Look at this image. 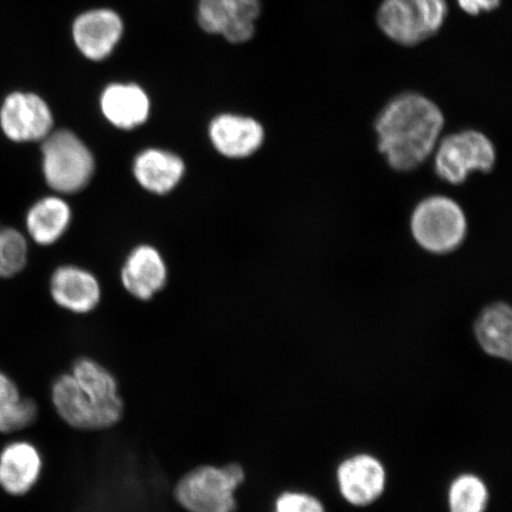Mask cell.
<instances>
[{"label": "cell", "mask_w": 512, "mask_h": 512, "mask_svg": "<svg viewBox=\"0 0 512 512\" xmlns=\"http://www.w3.org/2000/svg\"><path fill=\"white\" fill-rule=\"evenodd\" d=\"M50 293L57 306L75 315H88L101 300V288L94 275L73 266L61 267L54 273Z\"/></svg>", "instance_id": "14"}, {"label": "cell", "mask_w": 512, "mask_h": 512, "mask_svg": "<svg viewBox=\"0 0 512 512\" xmlns=\"http://www.w3.org/2000/svg\"><path fill=\"white\" fill-rule=\"evenodd\" d=\"M495 163L494 143L482 132L467 130L451 134L440 143L434 165L443 181L457 185L473 171H490Z\"/></svg>", "instance_id": "7"}, {"label": "cell", "mask_w": 512, "mask_h": 512, "mask_svg": "<svg viewBox=\"0 0 512 512\" xmlns=\"http://www.w3.org/2000/svg\"><path fill=\"white\" fill-rule=\"evenodd\" d=\"M102 114L115 127L132 130L143 125L150 115V99L134 83H112L100 98Z\"/></svg>", "instance_id": "16"}, {"label": "cell", "mask_w": 512, "mask_h": 512, "mask_svg": "<svg viewBox=\"0 0 512 512\" xmlns=\"http://www.w3.org/2000/svg\"><path fill=\"white\" fill-rule=\"evenodd\" d=\"M21 396L18 384L8 374L0 371V407L18 400Z\"/></svg>", "instance_id": "25"}, {"label": "cell", "mask_w": 512, "mask_h": 512, "mask_svg": "<svg viewBox=\"0 0 512 512\" xmlns=\"http://www.w3.org/2000/svg\"><path fill=\"white\" fill-rule=\"evenodd\" d=\"M28 260V245L14 228L0 229V278H12L21 272Z\"/></svg>", "instance_id": "23"}, {"label": "cell", "mask_w": 512, "mask_h": 512, "mask_svg": "<svg viewBox=\"0 0 512 512\" xmlns=\"http://www.w3.org/2000/svg\"><path fill=\"white\" fill-rule=\"evenodd\" d=\"M41 418V407L34 398H21L0 407V433H18L37 424Z\"/></svg>", "instance_id": "22"}, {"label": "cell", "mask_w": 512, "mask_h": 512, "mask_svg": "<svg viewBox=\"0 0 512 512\" xmlns=\"http://www.w3.org/2000/svg\"><path fill=\"white\" fill-rule=\"evenodd\" d=\"M411 230L416 243L432 254H447L464 242L467 221L462 207L452 198L432 196L413 211Z\"/></svg>", "instance_id": "5"}, {"label": "cell", "mask_w": 512, "mask_h": 512, "mask_svg": "<svg viewBox=\"0 0 512 512\" xmlns=\"http://www.w3.org/2000/svg\"><path fill=\"white\" fill-rule=\"evenodd\" d=\"M72 213L59 197H46L32 206L27 216L28 232L41 246L53 245L68 229Z\"/></svg>", "instance_id": "20"}, {"label": "cell", "mask_w": 512, "mask_h": 512, "mask_svg": "<svg viewBox=\"0 0 512 512\" xmlns=\"http://www.w3.org/2000/svg\"><path fill=\"white\" fill-rule=\"evenodd\" d=\"M0 229H2V228H0Z\"/></svg>", "instance_id": "27"}, {"label": "cell", "mask_w": 512, "mask_h": 512, "mask_svg": "<svg viewBox=\"0 0 512 512\" xmlns=\"http://www.w3.org/2000/svg\"><path fill=\"white\" fill-rule=\"evenodd\" d=\"M246 480L238 462L198 465L177 480L175 501L185 512H238V492Z\"/></svg>", "instance_id": "2"}, {"label": "cell", "mask_w": 512, "mask_h": 512, "mask_svg": "<svg viewBox=\"0 0 512 512\" xmlns=\"http://www.w3.org/2000/svg\"><path fill=\"white\" fill-rule=\"evenodd\" d=\"M43 174L47 184L61 194L85 189L94 175L92 152L73 132L60 130L43 139Z\"/></svg>", "instance_id": "4"}, {"label": "cell", "mask_w": 512, "mask_h": 512, "mask_svg": "<svg viewBox=\"0 0 512 512\" xmlns=\"http://www.w3.org/2000/svg\"><path fill=\"white\" fill-rule=\"evenodd\" d=\"M183 160L174 153L150 149L134 160V177L144 189L164 195L177 187L184 175Z\"/></svg>", "instance_id": "17"}, {"label": "cell", "mask_w": 512, "mask_h": 512, "mask_svg": "<svg viewBox=\"0 0 512 512\" xmlns=\"http://www.w3.org/2000/svg\"><path fill=\"white\" fill-rule=\"evenodd\" d=\"M166 278L168 273L162 255L151 246L134 249L121 272L126 291L142 302L151 300L162 291Z\"/></svg>", "instance_id": "15"}, {"label": "cell", "mask_w": 512, "mask_h": 512, "mask_svg": "<svg viewBox=\"0 0 512 512\" xmlns=\"http://www.w3.org/2000/svg\"><path fill=\"white\" fill-rule=\"evenodd\" d=\"M53 126V113L40 95L11 93L0 108V127L12 142L28 143L46 139Z\"/></svg>", "instance_id": "9"}, {"label": "cell", "mask_w": 512, "mask_h": 512, "mask_svg": "<svg viewBox=\"0 0 512 512\" xmlns=\"http://www.w3.org/2000/svg\"><path fill=\"white\" fill-rule=\"evenodd\" d=\"M44 458L41 448L27 439L14 440L0 451V489L6 495L28 496L41 483Z\"/></svg>", "instance_id": "11"}, {"label": "cell", "mask_w": 512, "mask_h": 512, "mask_svg": "<svg viewBox=\"0 0 512 512\" xmlns=\"http://www.w3.org/2000/svg\"><path fill=\"white\" fill-rule=\"evenodd\" d=\"M211 143L228 158H246L258 151L265 140L264 127L253 118L222 114L211 121Z\"/></svg>", "instance_id": "13"}, {"label": "cell", "mask_w": 512, "mask_h": 512, "mask_svg": "<svg viewBox=\"0 0 512 512\" xmlns=\"http://www.w3.org/2000/svg\"><path fill=\"white\" fill-rule=\"evenodd\" d=\"M477 341L486 354L511 361L512 355V312L505 303L485 307L475 324Z\"/></svg>", "instance_id": "19"}, {"label": "cell", "mask_w": 512, "mask_h": 512, "mask_svg": "<svg viewBox=\"0 0 512 512\" xmlns=\"http://www.w3.org/2000/svg\"><path fill=\"white\" fill-rule=\"evenodd\" d=\"M274 512H325L316 497L303 492H284L275 501Z\"/></svg>", "instance_id": "24"}, {"label": "cell", "mask_w": 512, "mask_h": 512, "mask_svg": "<svg viewBox=\"0 0 512 512\" xmlns=\"http://www.w3.org/2000/svg\"><path fill=\"white\" fill-rule=\"evenodd\" d=\"M49 398L57 418L79 432L110 430L119 424L124 414L95 403L69 371L56 376L51 382Z\"/></svg>", "instance_id": "6"}, {"label": "cell", "mask_w": 512, "mask_h": 512, "mask_svg": "<svg viewBox=\"0 0 512 512\" xmlns=\"http://www.w3.org/2000/svg\"><path fill=\"white\" fill-rule=\"evenodd\" d=\"M488 503V488L475 475L459 476L448 491V507L451 512H485Z\"/></svg>", "instance_id": "21"}, {"label": "cell", "mask_w": 512, "mask_h": 512, "mask_svg": "<svg viewBox=\"0 0 512 512\" xmlns=\"http://www.w3.org/2000/svg\"><path fill=\"white\" fill-rule=\"evenodd\" d=\"M447 14L446 0H383L377 24L389 40L414 47L437 35Z\"/></svg>", "instance_id": "3"}, {"label": "cell", "mask_w": 512, "mask_h": 512, "mask_svg": "<svg viewBox=\"0 0 512 512\" xmlns=\"http://www.w3.org/2000/svg\"><path fill=\"white\" fill-rule=\"evenodd\" d=\"M260 14V0H198L197 22L201 29L233 44L252 40Z\"/></svg>", "instance_id": "8"}, {"label": "cell", "mask_w": 512, "mask_h": 512, "mask_svg": "<svg viewBox=\"0 0 512 512\" xmlns=\"http://www.w3.org/2000/svg\"><path fill=\"white\" fill-rule=\"evenodd\" d=\"M339 491L345 501L356 507L374 503L386 488V470L379 459L369 454H357L339 465Z\"/></svg>", "instance_id": "12"}, {"label": "cell", "mask_w": 512, "mask_h": 512, "mask_svg": "<svg viewBox=\"0 0 512 512\" xmlns=\"http://www.w3.org/2000/svg\"><path fill=\"white\" fill-rule=\"evenodd\" d=\"M123 18L112 9H92L74 19L72 36L75 47L86 59L99 62L108 59L123 38Z\"/></svg>", "instance_id": "10"}, {"label": "cell", "mask_w": 512, "mask_h": 512, "mask_svg": "<svg viewBox=\"0 0 512 512\" xmlns=\"http://www.w3.org/2000/svg\"><path fill=\"white\" fill-rule=\"evenodd\" d=\"M460 8L471 16H478L482 12L494 11L501 5L502 0H458Z\"/></svg>", "instance_id": "26"}, {"label": "cell", "mask_w": 512, "mask_h": 512, "mask_svg": "<svg viewBox=\"0 0 512 512\" xmlns=\"http://www.w3.org/2000/svg\"><path fill=\"white\" fill-rule=\"evenodd\" d=\"M445 124L437 104L418 93L396 96L375 121L379 150L390 168L412 171L437 146Z\"/></svg>", "instance_id": "1"}, {"label": "cell", "mask_w": 512, "mask_h": 512, "mask_svg": "<svg viewBox=\"0 0 512 512\" xmlns=\"http://www.w3.org/2000/svg\"><path fill=\"white\" fill-rule=\"evenodd\" d=\"M69 373L80 388L98 405L124 412V401L119 393V383L112 371L92 357L75 358Z\"/></svg>", "instance_id": "18"}]
</instances>
